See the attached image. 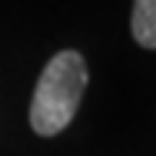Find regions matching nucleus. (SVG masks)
Masks as SVG:
<instances>
[{
    "label": "nucleus",
    "mask_w": 156,
    "mask_h": 156,
    "mask_svg": "<svg viewBox=\"0 0 156 156\" xmlns=\"http://www.w3.org/2000/svg\"><path fill=\"white\" fill-rule=\"evenodd\" d=\"M89 70L76 50H62L44 65L31 96L29 120L37 135L52 138L62 133L76 117L78 104L83 99Z\"/></svg>",
    "instance_id": "1"
},
{
    "label": "nucleus",
    "mask_w": 156,
    "mask_h": 156,
    "mask_svg": "<svg viewBox=\"0 0 156 156\" xmlns=\"http://www.w3.org/2000/svg\"><path fill=\"white\" fill-rule=\"evenodd\" d=\"M130 29L140 47L156 50V0H135Z\"/></svg>",
    "instance_id": "2"
}]
</instances>
